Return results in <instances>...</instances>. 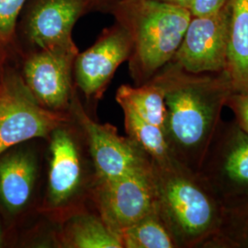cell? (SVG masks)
Wrapping results in <instances>:
<instances>
[{"label":"cell","instance_id":"6da1fadb","mask_svg":"<svg viewBox=\"0 0 248 248\" xmlns=\"http://www.w3.org/2000/svg\"><path fill=\"white\" fill-rule=\"evenodd\" d=\"M159 78L167 108L165 134L173 156L198 174L219 129L222 107L228 102L232 86L174 74Z\"/></svg>","mask_w":248,"mask_h":248},{"label":"cell","instance_id":"7a4b0ae2","mask_svg":"<svg viewBox=\"0 0 248 248\" xmlns=\"http://www.w3.org/2000/svg\"><path fill=\"white\" fill-rule=\"evenodd\" d=\"M108 8L132 40L130 69L139 83L174 58L192 18L189 9L160 0H115Z\"/></svg>","mask_w":248,"mask_h":248},{"label":"cell","instance_id":"3957f363","mask_svg":"<svg viewBox=\"0 0 248 248\" xmlns=\"http://www.w3.org/2000/svg\"><path fill=\"white\" fill-rule=\"evenodd\" d=\"M152 168L157 208L177 244L197 245L219 231L222 207L198 174L178 162Z\"/></svg>","mask_w":248,"mask_h":248},{"label":"cell","instance_id":"277c9868","mask_svg":"<svg viewBox=\"0 0 248 248\" xmlns=\"http://www.w3.org/2000/svg\"><path fill=\"white\" fill-rule=\"evenodd\" d=\"M68 118L42 106L21 74L6 68L0 84V155L22 142L49 138Z\"/></svg>","mask_w":248,"mask_h":248},{"label":"cell","instance_id":"5b68a950","mask_svg":"<svg viewBox=\"0 0 248 248\" xmlns=\"http://www.w3.org/2000/svg\"><path fill=\"white\" fill-rule=\"evenodd\" d=\"M209 150L198 176L221 199L222 208L248 203V133L238 124L229 126Z\"/></svg>","mask_w":248,"mask_h":248},{"label":"cell","instance_id":"8992f818","mask_svg":"<svg viewBox=\"0 0 248 248\" xmlns=\"http://www.w3.org/2000/svg\"><path fill=\"white\" fill-rule=\"evenodd\" d=\"M97 202L100 218L118 236L124 229L155 211L157 196L152 162L124 177L98 181Z\"/></svg>","mask_w":248,"mask_h":248},{"label":"cell","instance_id":"52a82bcc","mask_svg":"<svg viewBox=\"0 0 248 248\" xmlns=\"http://www.w3.org/2000/svg\"><path fill=\"white\" fill-rule=\"evenodd\" d=\"M78 53L77 46L41 49L25 59L21 76L42 106L61 112L71 107L74 62Z\"/></svg>","mask_w":248,"mask_h":248},{"label":"cell","instance_id":"ba28073f","mask_svg":"<svg viewBox=\"0 0 248 248\" xmlns=\"http://www.w3.org/2000/svg\"><path fill=\"white\" fill-rule=\"evenodd\" d=\"M230 9L191 18L182 44L172 60L183 71L199 75L219 72L227 64Z\"/></svg>","mask_w":248,"mask_h":248},{"label":"cell","instance_id":"9c48e42d","mask_svg":"<svg viewBox=\"0 0 248 248\" xmlns=\"http://www.w3.org/2000/svg\"><path fill=\"white\" fill-rule=\"evenodd\" d=\"M107 4L103 0H31L23 31L36 50L76 47L73 29L82 16Z\"/></svg>","mask_w":248,"mask_h":248},{"label":"cell","instance_id":"30bf717a","mask_svg":"<svg viewBox=\"0 0 248 248\" xmlns=\"http://www.w3.org/2000/svg\"><path fill=\"white\" fill-rule=\"evenodd\" d=\"M71 106L87 135L98 181L124 177L151 165L146 154L130 138L119 135L115 127L91 120L77 98H73Z\"/></svg>","mask_w":248,"mask_h":248},{"label":"cell","instance_id":"8fae6325","mask_svg":"<svg viewBox=\"0 0 248 248\" xmlns=\"http://www.w3.org/2000/svg\"><path fill=\"white\" fill-rule=\"evenodd\" d=\"M132 49V40L123 27L116 22L107 28L94 45L77 55L76 85L87 98L100 97L119 66L129 60Z\"/></svg>","mask_w":248,"mask_h":248},{"label":"cell","instance_id":"7c38bea8","mask_svg":"<svg viewBox=\"0 0 248 248\" xmlns=\"http://www.w3.org/2000/svg\"><path fill=\"white\" fill-rule=\"evenodd\" d=\"M49 139L48 201L57 207L77 194L82 180V163L78 143L64 125L55 129Z\"/></svg>","mask_w":248,"mask_h":248},{"label":"cell","instance_id":"4fadbf2b","mask_svg":"<svg viewBox=\"0 0 248 248\" xmlns=\"http://www.w3.org/2000/svg\"><path fill=\"white\" fill-rule=\"evenodd\" d=\"M37 166L26 150L5 152L0 155V204L11 215L22 212L32 195Z\"/></svg>","mask_w":248,"mask_h":248},{"label":"cell","instance_id":"5bb4252c","mask_svg":"<svg viewBox=\"0 0 248 248\" xmlns=\"http://www.w3.org/2000/svg\"><path fill=\"white\" fill-rule=\"evenodd\" d=\"M227 64L232 89H248V0H231Z\"/></svg>","mask_w":248,"mask_h":248},{"label":"cell","instance_id":"9a60e30c","mask_svg":"<svg viewBox=\"0 0 248 248\" xmlns=\"http://www.w3.org/2000/svg\"><path fill=\"white\" fill-rule=\"evenodd\" d=\"M118 103L124 110L125 129L129 138L150 157L153 164L166 167L177 162L160 127L143 120L129 104Z\"/></svg>","mask_w":248,"mask_h":248},{"label":"cell","instance_id":"2e32d148","mask_svg":"<svg viewBox=\"0 0 248 248\" xmlns=\"http://www.w3.org/2000/svg\"><path fill=\"white\" fill-rule=\"evenodd\" d=\"M117 102H125L148 123L160 127L165 133L167 108L165 88L159 78L139 87L124 85L116 94Z\"/></svg>","mask_w":248,"mask_h":248},{"label":"cell","instance_id":"e0dca14e","mask_svg":"<svg viewBox=\"0 0 248 248\" xmlns=\"http://www.w3.org/2000/svg\"><path fill=\"white\" fill-rule=\"evenodd\" d=\"M64 247L74 248H123L119 236L103 220L84 214L67 222L62 234Z\"/></svg>","mask_w":248,"mask_h":248},{"label":"cell","instance_id":"ac0fdd59","mask_svg":"<svg viewBox=\"0 0 248 248\" xmlns=\"http://www.w3.org/2000/svg\"><path fill=\"white\" fill-rule=\"evenodd\" d=\"M123 248H173L177 244L158 208L119 233Z\"/></svg>","mask_w":248,"mask_h":248},{"label":"cell","instance_id":"d6986e66","mask_svg":"<svg viewBox=\"0 0 248 248\" xmlns=\"http://www.w3.org/2000/svg\"><path fill=\"white\" fill-rule=\"evenodd\" d=\"M28 0H0V43L9 46L16 34L18 19Z\"/></svg>","mask_w":248,"mask_h":248},{"label":"cell","instance_id":"ffe728a7","mask_svg":"<svg viewBox=\"0 0 248 248\" xmlns=\"http://www.w3.org/2000/svg\"><path fill=\"white\" fill-rule=\"evenodd\" d=\"M238 92L237 95L230 96L227 104L232 108L238 120L237 124L248 133V89Z\"/></svg>","mask_w":248,"mask_h":248},{"label":"cell","instance_id":"44dd1931","mask_svg":"<svg viewBox=\"0 0 248 248\" xmlns=\"http://www.w3.org/2000/svg\"><path fill=\"white\" fill-rule=\"evenodd\" d=\"M225 209H232L235 212L240 213L243 215V219L241 220L240 218L236 217V221L242 222V226L241 225H236L237 230H234L235 233L230 234L232 237H229V239L236 245H239V247H247L248 248V203L243 204L240 206H236L233 208H225Z\"/></svg>","mask_w":248,"mask_h":248},{"label":"cell","instance_id":"7402d4cb","mask_svg":"<svg viewBox=\"0 0 248 248\" xmlns=\"http://www.w3.org/2000/svg\"><path fill=\"white\" fill-rule=\"evenodd\" d=\"M226 2L227 0H193L189 10L192 17L207 16L224 8Z\"/></svg>","mask_w":248,"mask_h":248},{"label":"cell","instance_id":"603a6c76","mask_svg":"<svg viewBox=\"0 0 248 248\" xmlns=\"http://www.w3.org/2000/svg\"><path fill=\"white\" fill-rule=\"evenodd\" d=\"M7 45L0 43V84L4 78L6 71V59H7Z\"/></svg>","mask_w":248,"mask_h":248},{"label":"cell","instance_id":"cb8c5ba5","mask_svg":"<svg viewBox=\"0 0 248 248\" xmlns=\"http://www.w3.org/2000/svg\"><path fill=\"white\" fill-rule=\"evenodd\" d=\"M160 1H164V2L178 5V6H181V7H184V8L188 9H189L191 3L193 2V0H160Z\"/></svg>","mask_w":248,"mask_h":248},{"label":"cell","instance_id":"d4e9b609","mask_svg":"<svg viewBox=\"0 0 248 248\" xmlns=\"http://www.w3.org/2000/svg\"><path fill=\"white\" fill-rule=\"evenodd\" d=\"M105 3L107 4V8H108V6L112 3V2H114L115 0H103Z\"/></svg>","mask_w":248,"mask_h":248},{"label":"cell","instance_id":"484cf974","mask_svg":"<svg viewBox=\"0 0 248 248\" xmlns=\"http://www.w3.org/2000/svg\"><path fill=\"white\" fill-rule=\"evenodd\" d=\"M2 245V232H1V228H0V247Z\"/></svg>","mask_w":248,"mask_h":248}]
</instances>
